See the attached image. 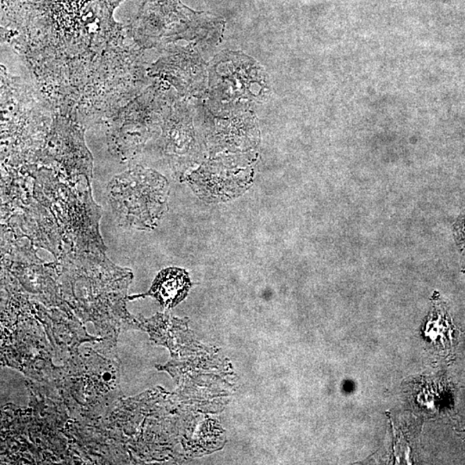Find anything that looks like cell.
Returning <instances> with one entry per match:
<instances>
[{
    "label": "cell",
    "instance_id": "1",
    "mask_svg": "<svg viewBox=\"0 0 465 465\" xmlns=\"http://www.w3.org/2000/svg\"><path fill=\"white\" fill-rule=\"evenodd\" d=\"M107 196L122 228L152 229L167 211L168 183L152 169L136 165L113 177Z\"/></svg>",
    "mask_w": 465,
    "mask_h": 465
},
{
    "label": "cell",
    "instance_id": "2",
    "mask_svg": "<svg viewBox=\"0 0 465 465\" xmlns=\"http://www.w3.org/2000/svg\"><path fill=\"white\" fill-rule=\"evenodd\" d=\"M122 0H2L10 19L60 24L72 22L85 28L100 31L113 27V13Z\"/></svg>",
    "mask_w": 465,
    "mask_h": 465
},
{
    "label": "cell",
    "instance_id": "3",
    "mask_svg": "<svg viewBox=\"0 0 465 465\" xmlns=\"http://www.w3.org/2000/svg\"><path fill=\"white\" fill-rule=\"evenodd\" d=\"M147 93L137 97L111 119L107 131L111 153L121 161L134 158L152 138L154 122Z\"/></svg>",
    "mask_w": 465,
    "mask_h": 465
},
{
    "label": "cell",
    "instance_id": "4",
    "mask_svg": "<svg viewBox=\"0 0 465 465\" xmlns=\"http://www.w3.org/2000/svg\"><path fill=\"white\" fill-rule=\"evenodd\" d=\"M41 157L58 163L71 178H92V158L84 140V129L66 117L53 122Z\"/></svg>",
    "mask_w": 465,
    "mask_h": 465
},
{
    "label": "cell",
    "instance_id": "5",
    "mask_svg": "<svg viewBox=\"0 0 465 465\" xmlns=\"http://www.w3.org/2000/svg\"><path fill=\"white\" fill-rule=\"evenodd\" d=\"M190 279L185 270L170 268L158 274L149 292L165 308L172 309L181 302L188 294Z\"/></svg>",
    "mask_w": 465,
    "mask_h": 465
},
{
    "label": "cell",
    "instance_id": "6",
    "mask_svg": "<svg viewBox=\"0 0 465 465\" xmlns=\"http://www.w3.org/2000/svg\"><path fill=\"white\" fill-rule=\"evenodd\" d=\"M426 329V335L431 338L432 343L443 351H452L457 340L456 329L441 304L437 306L435 302L434 311H432Z\"/></svg>",
    "mask_w": 465,
    "mask_h": 465
}]
</instances>
